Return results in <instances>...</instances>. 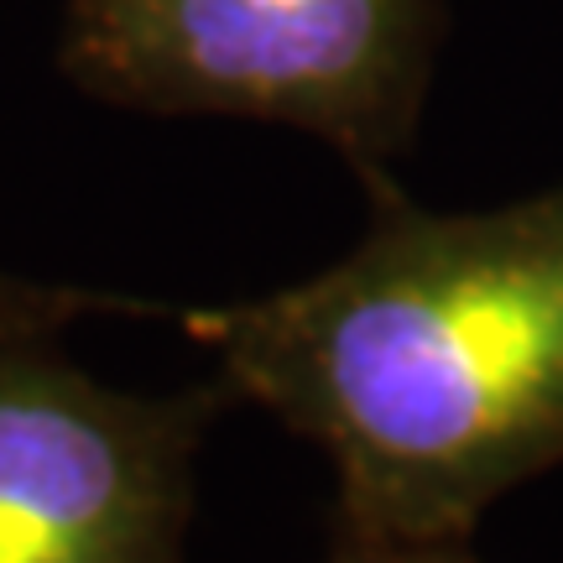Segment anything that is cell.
<instances>
[{"label": "cell", "mask_w": 563, "mask_h": 563, "mask_svg": "<svg viewBox=\"0 0 563 563\" xmlns=\"http://www.w3.org/2000/svg\"><path fill=\"white\" fill-rule=\"evenodd\" d=\"M178 323L235 402L323 449L344 532L470 543L563 464V183L464 214L376 183L334 266Z\"/></svg>", "instance_id": "1"}, {"label": "cell", "mask_w": 563, "mask_h": 563, "mask_svg": "<svg viewBox=\"0 0 563 563\" xmlns=\"http://www.w3.org/2000/svg\"><path fill=\"white\" fill-rule=\"evenodd\" d=\"M443 0H68L58 68L146 115H235L334 146L365 188L412 152Z\"/></svg>", "instance_id": "2"}, {"label": "cell", "mask_w": 563, "mask_h": 563, "mask_svg": "<svg viewBox=\"0 0 563 563\" xmlns=\"http://www.w3.org/2000/svg\"><path fill=\"white\" fill-rule=\"evenodd\" d=\"M329 563H485L460 538H365L334 527Z\"/></svg>", "instance_id": "5"}, {"label": "cell", "mask_w": 563, "mask_h": 563, "mask_svg": "<svg viewBox=\"0 0 563 563\" xmlns=\"http://www.w3.org/2000/svg\"><path fill=\"white\" fill-rule=\"evenodd\" d=\"M214 382L141 397L84 376L58 329H0V563H183Z\"/></svg>", "instance_id": "3"}, {"label": "cell", "mask_w": 563, "mask_h": 563, "mask_svg": "<svg viewBox=\"0 0 563 563\" xmlns=\"http://www.w3.org/2000/svg\"><path fill=\"white\" fill-rule=\"evenodd\" d=\"M125 313L136 302L125 298H104V292H84V287H42V282H21L0 272V329H63L79 313Z\"/></svg>", "instance_id": "4"}]
</instances>
